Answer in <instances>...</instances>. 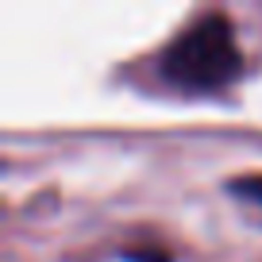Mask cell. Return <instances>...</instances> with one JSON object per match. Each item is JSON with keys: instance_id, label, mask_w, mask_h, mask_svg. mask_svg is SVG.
<instances>
[{"instance_id": "7a4b0ae2", "label": "cell", "mask_w": 262, "mask_h": 262, "mask_svg": "<svg viewBox=\"0 0 262 262\" xmlns=\"http://www.w3.org/2000/svg\"><path fill=\"white\" fill-rule=\"evenodd\" d=\"M235 189H243V193H251V196H262V181H258V178H247V181H235Z\"/></svg>"}, {"instance_id": "6da1fadb", "label": "cell", "mask_w": 262, "mask_h": 262, "mask_svg": "<svg viewBox=\"0 0 262 262\" xmlns=\"http://www.w3.org/2000/svg\"><path fill=\"white\" fill-rule=\"evenodd\" d=\"M239 70H243V54L224 12L193 19L162 54V74L181 89H220L235 81Z\"/></svg>"}]
</instances>
